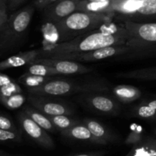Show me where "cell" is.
<instances>
[{"mask_svg":"<svg viewBox=\"0 0 156 156\" xmlns=\"http://www.w3.org/2000/svg\"><path fill=\"white\" fill-rule=\"evenodd\" d=\"M18 120L23 132L34 143L44 149L49 150L54 149V141L49 135L48 132L37 124L23 111L18 114Z\"/></svg>","mask_w":156,"mask_h":156,"instance_id":"7","label":"cell"},{"mask_svg":"<svg viewBox=\"0 0 156 156\" xmlns=\"http://www.w3.org/2000/svg\"><path fill=\"white\" fill-rule=\"evenodd\" d=\"M26 96L23 93L14 94L10 97L0 99V103L10 110H16L21 108L26 101Z\"/></svg>","mask_w":156,"mask_h":156,"instance_id":"25","label":"cell"},{"mask_svg":"<svg viewBox=\"0 0 156 156\" xmlns=\"http://www.w3.org/2000/svg\"><path fill=\"white\" fill-rule=\"evenodd\" d=\"M55 79V77H47V76H36V75L30 74L26 72L23 75H21L18 79V82L28 89L37 88L41 85H44L48 81Z\"/></svg>","mask_w":156,"mask_h":156,"instance_id":"21","label":"cell"},{"mask_svg":"<svg viewBox=\"0 0 156 156\" xmlns=\"http://www.w3.org/2000/svg\"><path fill=\"white\" fill-rule=\"evenodd\" d=\"M32 62H39L51 67L57 75H80L85 74L92 71V69L87 67L79 62L69 59H56V58H38Z\"/></svg>","mask_w":156,"mask_h":156,"instance_id":"9","label":"cell"},{"mask_svg":"<svg viewBox=\"0 0 156 156\" xmlns=\"http://www.w3.org/2000/svg\"><path fill=\"white\" fill-rule=\"evenodd\" d=\"M125 156H156V138L145 136L140 143L132 146Z\"/></svg>","mask_w":156,"mask_h":156,"instance_id":"18","label":"cell"},{"mask_svg":"<svg viewBox=\"0 0 156 156\" xmlns=\"http://www.w3.org/2000/svg\"><path fill=\"white\" fill-rule=\"evenodd\" d=\"M155 135H156V129H155Z\"/></svg>","mask_w":156,"mask_h":156,"instance_id":"36","label":"cell"},{"mask_svg":"<svg viewBox=\"0 0 156 156\" xmlns=\"http://www.w3.org/2000/svg\"><path fill=\"white\" fill-rule=\"evenodd\" d=\"M133 115L140 118L149 120H156V110L149 106L146 103H142L133 107Z\"/></svg>","mask_w":156,"mask_h":156,"instance_id":"23","label":"cell"},{"mask_svg":"<svg viewBox=\"0 0 156 156\" xmlns=\"http://www.w3.org/2000/svg\"><path fill=\"white\" fill-rule=\"evenodd\" d=\"M114 0H80L77 11L93 13H114Z\"/></svg>","mask_w":156,"mask_h":156,"instance_id":"16","label":"cell"},{"mask_svg":"<svg viewBox=\"0 0 156 156\" xmlns=\"http://www.w3.org/2000/svg\"><path fill=\"white\" fill-rule=\"evenodd\" d=\"M144 137L145 136L143 135V130L142 126L134 123L133 125H132L131 131L128 134L126 138L125 139L124 143L126 146H133L140 143L144 139Z\"/></svg>","mask_w":156,"mask_h":156,"instance_id":"26","label":"cell"},{"mask_svg":"<svg viewBox=\"0 0 156 156\" xmlns=\"http://www.w3.org/2000/svg\"><path fill=\"white\" fill-rule=\"evenodd\" d=\"M116 76L122 79H136L140 81H154L156 80V66L122 72L117 73Z\"/></svg>","mask_w":156,"mask_h":156,"instance_id":"20","label":"cell"},{"mask_svg":"<svg viewBox=\"0 0 156 156\" xmlns=\"http://www.w3.org/2000/svg\"><path fill=\"white\" fill-rule=\"evenodd\" d=\"M26 0H8L7 1V8L10 11L16 10L19 8Z\"/></svg>","mask_w":156,"mask_h":156,"instance_id":"31","label":"cell"},{"mask_svg":"<svg viewBox=\"0 0 156 156\" xmlns=\"http://www.w3.org/2000/svg\"><path fill=\"white\" fill-rule=\"evenodd\" d=\"M0 128L6 130L15 131V132H20L15 126L13 120L5 114L0 113Z\"/></svg>","mask_w":156,"mask_h":156,"instance_id":"29","label":"cell"},{"mask_svg":"<svg viewBox=\"0 0 156 156\" xmlns=\"http://www.w3.org/2000/svg\"><path fill=\"white\" fill-rule=\"evenodd\" d=\"M115 13L103 14L76 11L56 23L61 42H66L79 35L98 28L102 24L112 21Z\"/></svg>","mask_w":156,"mask_h":156,"instance_id":"2","label":"cell"},{"mask_svg":"<svg viewBox=\"0 0 156 156\" xmlns=\"http://www.w3.org/2000/svg\"><path fill=\"white\" fill-rule=\"evenodd\" d=\"M41 49L27 50L10 56L0 62V71L28 66L38 58L41 57Z\"/></svg>","mask_w":156,"mask_h":156,"instance_id":"13","label":"cell"},{"mask_svg":"<svg viewBox=\"0 0 156 156\" xmlns=\"http://www.w3.org/2000/svg\"><path fill=\"white\" fill-rule=\"evenodd\" d=\"M13 79L10 77V76H7V75L4 74L2 73H0V88L2 87L5 86V85H8V84L11 83L13 82Z\"/></svg>","mask_w":156,"mask_h":156,"instance_id":"33","label":"cell"},{"mask_svg":"<svg viewBox=\"0 0 156 156\" xmlns=\"http://www.w3.org/2000/svg\"><path fill=\"white\" fill-rule=\"evenodd\" d=\"M41 32L43 40L42 47L41 48L42 52L41 58H44L47 57L53 49L62 42L56 23L44 21V24L41 27Z\"/></svg>","mask_w":156,"mask_h":156,"instance_id":"12","label":"cell"},{"mask_svg":"<svg viewBox=\"0 0 156 156\" xmlns=\"http://www.w3.org/2000/svg\"><path fill=\"white\" fill-rule=\"evenodd\" d=\"M80 0H57L44 9V21L57 23L78 10Z\"/></svg>","mask_w":156,"mask_h":156,"instance_id":"11","label":"cell"},{"mask_svg":"<svg viewBox=\"0 0 156 156\" xmlns=\"http://www.w3.org/2000/svg\"><path fill=\"white\" fill-rule=\"evenodd\" d=\"M60 133L62 136L70 139V140L85 142V143L95 145H103V146L107 145L106 143L94 136L89 130V129L82 122H80L67 130L62 131Z\"/></svg>","mask_w":156,"mask_h":156,"instance_id":"14","label":"cell"},{"mask_svg":"<svg viewBox=\"0 0 156 156\" xmlns=\"http://www.w3.org/2000/svg\"><path fill=\"white\" fill-rule=\"evenodd\" d=\"M82 122L89 129L94 136L106 143L107 145L109 143H117L118 141V137L116 134L111 132L109 129L97 120L85 118Z\"/></svg>","mask_w":156,"mask_h":156,"instance_id":"15","label":"cell"},{"mask_svg":"<svg viewBox=\"0 0 156 156\" xmlns=\"http://www.w3.org/2000/svg\"><path fill=\"white\" fill-rule=\"evenodd\" d=\"M5 2H7V1H8V0H5Z\"/></svg>","mask_w":156,"mask_h":156,"instance_id":"37","label":"cell"},{"mask_svg":"<svg viewBox=\"0 0 156 156\" xmlns=\"http://www.w3.org/2000/svg\"><path fill=\"white\" fill-rule=\"evenodd\" d=\"M126 41L127 32L124 24L118 25L111 21L95 30L79 35L71 41L58 44L47 57L88 52L109 46L124 45Z\"/></svg>","mask_w":156,"mask_h":156,"instance_id":"1","label":"cell"},{"mask_svg":"<svg viewBox=\"0 0 156 156\" xmlns=\"http://www.w3.org/2000/svg\"><path fill=\"white\" fill-rule=\"evenodd\" d=\"M22 111L27 117H29L32 120H34L37 124L39 125L40 126H41L43 129H44L47 132L54 133L57 130L51 122V120L47 115L37 110L31 105L30 106L27 105V106L24 107Z\"/></svg>","mask_w":156,"mask_h":156,"instance_id":"19","label":"cell"},{"mask_svg":"<svg viewBox=\"0 0 156 156\" xmlns=\"http://www.w3.org/2000/svg\"><path fill=\"white\" fill-rule=\"evenodd\" d=\"M0 142H21V134L20 132L6 130L0 128Z\"/></svg>","mask_w":156,"mask_h":156,"instance_id":"28","label":"cell"},{"mask_svg":"<svg viewBox=\"0 0 156 156\" xmlns=\"http://www.w3.org/2000/svg\"><path fill=\"white\" fill-rule=\"evenodd\" d=\"M7 9V2L5 0H0V10Z\"/></svg>","mask_w":156,"mask_h":156,"instance_id":"35","label":"cell"},{"mask_svg":"<svg viewBox=\"0 0 156 156\" xmlns=\"http://www.w3.org/2000/svg\"><path fill=\"white\" fill-rule=\"evenodd\" d=\"M19 93H23L22 88H21L19 84L13 81L11 83L0 88V99L10 97V96L19 94Z\"/></svg>","mask_w":156,"mask_h":156,"instance_id":"27","label":"cell"},{"mask_svg":"<svg viewBox=\"0 0 156 156\" xmlns=\"http://www.w3.org/2000/svg\"><path fill=\"white\" fill-rule=\"evenodd\" d=\"M27 101L31 106L47 117L56 115H72L73 109L65 101L50 98L48 96L30 94Z\"/></svg>","mask_w":156,"mask_h":156,"instance_id":"8","label":"cell"},{"mask_svg":"<svg viewBox=\"0 0 156 156\" xmlns=\"http://www.w3.org/2000/svg\"><path fill=\"white\" fill-rule=\"evenodd\" d=\"M57 0H34V6L37 9H38L39 10H44L45 9L47 6H49L50 5L53 4V2H55Z\"/></svg>","mask_w":156,"mask_h":156,"instance_id":"30","label":"cell"},{"mask_svg":"<svg viewBox=\"0 0 156 156\" xmlns=\"http://www.w3.org/2000/svg\"><path fill=\"white\" fill-rule=\"evenodd\" d=\"M105 154H106L105 151H93V152L79 153L70 156H105Z\"/></svg>","mask_w":156,"mask_h":156,"instance_id":"34","label":"cell"},{"mask_svg":"<svg viewBox=\"0 0 156 156\" xmlns=\"http://www.w3.org/2000/svg\"><path fill=\"white\" fill-rule=\"evenodd\" d=\"M112 92L117 100L124 104L136 101L142 96L141 90L133 85H117L113 88Z\"/></svg>","mask_w":156,"mask_h":156,"instance_id":"17","label":"cell"},{"mask_svg":"<svg viewBox=\"0 0 156 156\" xmlns=\"http://www.w3.org/2000/svg\"><path fill=\"white\" fill-rule=\"evenodd\" d=\"M123 24L127 32L126 45L133 50L129 56L141 58L156 56V22L126 21Z\"/></svg>","mask_w":156,"mask_h":156,"instance_id":"3","label":"cell"},{"mask_svg":"<svg viewBox=\"0 0 156 156\" xmlns=\"http://www.w3.org/2000/svg\"><path fill=\"white\" fill-rule=\"evenodd\" d=\"M27 73L36 76H47V77H55L58 76L57 73L48 66L39 62H31L29 64L27 69Z\"/></svg>","mask_w":156,"mask_h":156,"instance_id":"24","label":"cell"},{"mask_svg":"<svg viewBox=\"0 0 156 156\" xmlns=\"http://www.w3.org/2000/svg\"><path fill=\"white\" fill-rule=\"evenodd\" d=\"M83 101L85 105L95 112L106 115H116L120 111V105L113 98L97 93H86Z\"/></svg>","mask_w":156,"mask_h":156,"instance_id":"10","label":"cell"},{"mask_svg":"<svg viewBox=\"0 0 156 156\" xmlns=\"http://www.w3.org/2000/svg\"><path fill=\"white\" fill-rule=\"evenodd\" d=\"M9 18V15L7 13V9H2L0 10V32L5 25L6 22Z\"/></svg>","mask_w":156,"mask_h":156,"instance_id":"32","label":"cell"},{"mask_svg":"<svg viewBox=\"0 0 156 156\" xmlns=\"http://www.w3.org/2000/svg\"><path fill=\"white\" fill-rule=\"evenodd\" d=\"M108 90V86L103 80L88 82H75L66 79H55L48 81L37 88L28 89L30 94L44 96H66L74 94L102 92Z\"/></svg>","mask_w":156,"mask_h":156,"instance_id":"4","label":"cell"},{"mask_svg":"<svg viewBox=\"0 0 156 156\" xmlns=\"http://www.w3.org/2000/svg\"><path fill=\"white\" fill-rule=\"evenodd\" d=\"M48 117L56 128V129L60 132L67 130L80 123L79 120L70 117L69 115H56Z\"/></svg>","mask_w":156,"mask_h":156,"instance_id":"22","label":"cell"},{"mask_svg":"<svg viewBox=\"0 0 156 156\" xmlns=\"http://www.w3.org/2000/svg\"><path fill=\"white\" fill-rule=\"evenodd\" d=\"M132 53V49L124 44V45L109 46V47H102V48L91 50V51L70 53V54L62 55V56L52 58L69 59V60L76 61V62H93V61L103 60V59L119 56H130Z\"/></svg>","mask_w":156,"mask_h":156,"instance_id":"6","label":"cell"},{"mask_svg":"<svg viewBox=\"0 0 156 156\" xmlns=\"http://www.w3.org/2000/svg\"><path fill=\"white\" fill-rule=\"evenodd\" d=\"M34 13V6L27 5L9 16L0 32V53L14 50L24 41Z\"/></svg>","mask_w":156,"mask_h":156,"instance_id":"5","label":"cell"}]
</instances>
